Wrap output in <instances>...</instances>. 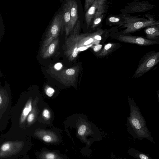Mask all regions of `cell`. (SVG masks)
Masks as SVG:
<instances>
[{
    "label": "cell",
    "instance_id": "4316f807",
    "mask_svg": "<svg viewBox=\"0 0 159 159\" xmlns=\"http://www.w3.org/2000/svg\"><path fill=\"white\" fill-rule=\"evenodd\" d=\"M61 65L60 64H57L55 66V69L57 70H59L61 69Z\"/></svg>",
    "mask_w": 159,
    "mask_h": 159
},
{
    "label": "cell",
    "instance_id": "e0dca14e",
    "mask_svg": "<svg viewBox=\"0 0 159 159\" xmlns=\"http://www.w3.org/2000/svg\"><path fill=\"white\" fill-rule=\"evenodd\" d=\"M32 110V105L31 100L29 101L23 109L21 115L20 123H23L26 118Z\"/></svg>",
    "mask_w": 159,
    "mask_h": 159
},
{
    "label": "cell",
    "instance_id": "f1b7e54d",
    "mask_svg": "<svg viewBox=\"0 0 159 159\" xmlns=\"http://www.w3.org/2000/svg\"><path fill=\"white\" fill-rule=\"evenodd\" d=\"M2 98L1 96V95H0V105H1V104L2 103Z\"/></svg>",
    "mask_w": 159,
    "mask_h": 159
},
{
    "label": "cell",
    "instance_id": "7a4b0ae2",
    "mask_svg": "<svg viewBox=\"0 0 159 159\" xmlns=\"http://www.w3.org/2000/svg\"><path fill=\"white\" fill-rule=\"evenodd\" d=\"M74 27L73 31L66 40L62 48L64 53L70 61H73L77 56L80 34L79 32L80 23L78 21Z\"/></svg>",
    "mask_w": 159,
    "mask_h": 159
},
{
    "label": "cell",
    "instance_id": "2e32d148",
    "mask_svg": "<svg viewBox=\"0 0 159 159\" xmlns=\"http://www.w3.org/2000/svg\"><path fill=\"white\" fill-rule=\"evenodd\" d=\"M122 18L123 20L122 25L126 24L134 23L140 21H146L148 20L145 17L132 16L127 14L123 15Z\"/></svg>",
    "mask_w": 159,
    "mask_h": 159
},
{
    "label": "cell",
    "instance_id": "d4e9b609",
    "mask_svg": "<svg viewBox=\"0 0 159 159\" xmlns=\"http://www.w3.org/2000/svg\"><path fill=\"white\" fill-rule=\"evenodd\" d=\"M34 118V115L33 113H30L28 116L27 121L29 124H30L33 121Z\"/></svg>",
    "mask_w": 159,
    "mask_h": 159
},
{
    "label": "cell",
    "instance_id": "484cf974",
    "mask_svg": "<svg viewBox=\"0 0 159 159\" xmlns=\"http://www.w3.org/2000/svg\"><path fill=\"white\" fill-rule=\"evenodd\" d=\"M54 92L55 91L54 89L53 88L51 87L48 88L46 91L47 95L48 96L50 97L53 95Z\"/></svg>",
    "mask_w": 159,
    "mask_h": 159
},
{
    "label": "cell",
    "instance_id": "30bf717a",
    "mask_svg": "<svg viewBox=\"0 0 159 159\" xmlns=\"http://www.w3.org/2000/svg\"><path fill=\"white\" fill-rule=\"evenodd\" d=\"M72 6V0L66 1L63 8L62 29L61 32L64 29L66 38L71 32L70 30V11Z\"/></svg>",
    "mask_w": 159,
    "mask_h": 159
},
{
    "label": "cell",
    "instance_id": "d6986e66",
    "mask_svg": "<svg viewBox=\"0 0 159 159\" xmlns=\"http://www.w3.org/2000/svg\"><path fill=\"white\" fill-rule=\"evenodd\" d=\"M114 44L112 43H108L105 45L103 49L97 54L98 56L102 57L107 55L113 49Z\"/></svg>",
    "mask_w": 159,
    "mask_h": 159
},
{
    "label": "cell",
    "instance_id": "277c9868",
    "mask_svg": "<svg viewBox=\"0 0 159 159\" xmlns=\"http://www.w3.org/2000/svg\"><path fill=\"white\" fill-rule=\"evenodd\" d=\"M159 62V51L153 50L148 52L141 58L133 77L136 78L142 76Z\"/></svg>",
    "mask_w": 159,
    "mask_h": 159
},
{
    "label": "cell",
    "instance_id": "52a82bcc",
    "mask_svg": "<svg viewBox=\"0 0 159 159\" xmlns=\"http://www.w3.org/2000/svg\"><path fill=\"white\" fill-rule=\"evenodd\" d=\"M145 16L148 18L147 20L122 25L123 27L126 28L123 32V34H125L128 33H134L148 26L159 25V20H155L153 16L149 14H146Z\"/></svg>",
    "mask_w": 159,
    "mask_h": 159
},
{
    "label": "cell",
    "instance_id": "3957f363",
    "mask_svg": "<svg viewBox=\"0 0 159 159\" xmlns=\"http://www.w3.org/2000/svg\"><path fill=\"white\" fill-rule=\"evenodd\" d=\"M130 106V116L128 120L130 125L138 137L148 138L149 132L141 113L136 106L132 105Z\"/></svg>",
    "mask_w": 159,
    "mask_h": 159
},
{
    "label": "cell",
    "instance_id": "603a6c76",
    "mask_svg": "<svg viewBox=\"0 0 159 159\" xmlns=\"http://www.w3.org/2000/svg\"><path fill=\"white\" fill-rule=\"evenodd\" d=\"M109 21L111 23H118L120 20V18L116 16H111L108 19Z\"/></svg>",
    "mask_w": 159,
    "mask_h": 159
},
{
    "label": "cell",
    "instance_id": "f546056e",
    "mask_svg": "<svg viewBox=\"0 0 159 159\" xmlns=\"http://www.w3.org/2000/svg\"><path fill=\"white\" fill-rule=\"evenodd\" d=\"M158 98H159V93H158Z\"/></svg>",
    "mask_w": 159,
    "mask_h": 159
},
{
    "label": "cell",
    "instance_id": "cb8c5ba5",
    "mask_svg": "<svg viewBox=\"0 0 159 159\" xmlns=\"http://www.w3.org/2000/svg\"><path fill=\"white\" fill-rule=\"evenodd\" d=\"M42 115L46 119L49 118L50 116V113L49 110L46 109H44L43 111Z\"/></svg>",
    "mask_w": 159,
    "mask_h": 159
},
{
    "label": "cell",
    "instance_id": "83f0119b",
    "mask_svg": "<svg viewBox=\"0 0 159 159\" xmlns=\"http://www.w3.org/2000/svg\"><path fill=\"white\" fill-rule=\"evenodd\" d=\"M21 159H30V158L29 156L28 155H27L24 156Z\"/></svg>",
    "mask_w": 159,
    "mask_h": 159
},
{
    "label": "cell",
    "instance_id": "9c48e42d",
    "mask_svg": "<svg viewBox=\"0 0 159 159\" xmlns=\"http://www.w3.org/2000/svg\"><path fill=\"white\" fill-rule=\"evenodd\" d=\"M118 40L125 43L142 46H150L159 44V40H151L145 37L142 36L121 34L118 37Z\"/></svg>",
    "mask_w": 159,
    "mask_h": 159
},
{
    "label": "cell",
    "instance_id": "8fae6325",
    "mask_svg": "<svg viewBox=\"0 0 159 159\" xmlns=\"http://www.w3.org/2000/svg\"><path fill=\"white\" fill-rule=\"evenodd\" d=\"M35 155L37 159H67L66 156L57 149H49L42 148L40 151L36 152Z\"/></svg>",
    "mask_w": 159,
    "mask_h": 159
},
{
    "label": "cell",
    "instance_id": "8992f818",
    "mask_svg": "<svg viewBox=\"0 0 159 159\" xmlns=\"http://www.w3.org/2000/svg\"><path fill=\"white\" fill-rule=\"evenodd\" d=\"M62 12L59 13L54 17L46 34L41 50L45 48L54 39L58 38L62 29Z\"/></svg>",
    "mask_w": 159,
    "mask_h": 159
},
{
    "label": "cell",
    "instance_id": "ba28073f",
    "mask_svg": "<svg viewBox=\"0 0 159 159\" xmlns=\"http://www.w3.org/2000/svg\"><path fill=\"white\" fill-rule=\"evenodd\" d=\"M155 7V5L150 4L147 1L140 2L135 0L129 4L122 11L124 14L128 13L144 12Z\"/></svg>",
    "mask_w": 159,
    "mask_h": 159
},
{
    "label": "cell",
    "instance_id": "ac0fdd59",
    "mask_svg": "<svg viewBox=\"0 0 159 159\" xmlns=\"http://www.w3.org/2000/svg\"><path fill=\"white\" fill-rule=\"evenodd\" d=\"M105 0H98V3L97 10L93 19L102 15L105 10Z\"/></svg>",
    "mask_w": 159,
    "mask_h": 159
},
{
    "label": "cell",
    "instance_id": "5b68a950",
    "mask_svg": "<svg viewBox=\"0 0 159 159\" xmlns=\"http://www.w3.org/2000/svg\"><path fill=\"white\" fill-rule=\"evenodd\" d=\"M28 135L39 140L46 144L57 145L62 141V136L57 131L39 129L29 132Z\"/></svg>",
    "mask_w": 159,
    "mask_h": 159
},
{
    "label": "cell",
    "instance_id": "5bb4252c",
    "mask_svg": "<svg viewBox=\"0 0 159 159\" xmlns=\"http://www.w3.org/2000/svg\"><path fill=\"white\" fill-rule=\"evenodd\" d=\"M98 3V0H95L92 6L90 7L85 14V19L88 28L90 25L92 20L94 18Z\"/></svg>",
    "mask_w": 159,
    "mask_h": 159
},
{
    "label": "cell",
    "instance_id": "44dd1931",
    "mask_svg": "<svg viewBox=\"0 0 159 159\" xmlns=\"http://www.w3.org/2000/svg\"><path fill=\"white\" fill-rule=\"evenodd\" d=\"M103 17V15L102 14L94 19L93 24L92 25L93 29L95 28L101 23Z\"/></svg>",
    "mask_w": 159,
    "mask_h": 159
},
{
    "label": "cell",
    "instance_id": "9a60e30c",
    "mask_svg": "<svg viewBox=\"0 0 159 159\" xmlns=\"http://www.w3.org/2000/svg\"><path fill=\"white\" fill-rule=\"evenodd\" d=\"M70 17V30L71 32L76 23L78 19V4L76 1L75 0H72Z\"/></svg>",
    "mask_w": 159,
    "mask_h": 159
},
{
    "label": "cell",
    "instance_id": "7c38bea8",
    "mask_svg": "<svg viewBox=\"0 0 159 159\" xmlns=\"http://www.w3.org/2000/svg\"><path fill=\"white\" fill-rule=\"evenodd\" d=\"M59 43L58 37L40 52V56L43 59L49 58L54 53Z\"/></svg>",
    "mask_w": 159,
    "mask_h": 159
},
{
    "label": "cell",
    "instance_id": "6da1fadb",
    "mask_svg": "<svg viewBox=\"0 0 159 159\" xmlns=\"http://www.w3.org/2000/svg\"><path fill=\"white\" fill-rule=\"evenodd\" d=\"M33 147L31 137L12 132L0 136V159H21Z\"/></svg>",
    "mask_w": 159,
    "mask_h": 159
},
{
    "label": "cell",
    "instance_id": "ffe728a7",
    "mask_svg": "<svg viewBox=\"0 0 159 159\" xmlns=\"http://www.w3.org/2000/svg\"><path fill=\"white\" fill-rule=\"evenodd\" d=\"M132 154L134 157L138 159H152L147 155L134 150Z\"/></svg>",
    "mask_w": 159,
    "mask_h": 159
},
{
    "label": "cell",
    "instance_id": "7402d4cb",
    "mask_svg": "<svg viewBox=\"0 0 159 159\" xmlns=\"http://www.w3.org/2000/svg\"><path fill=\"white\" fill-rule=\"evenodd\" d=\"M95 0H86L84 3V9L86 12L92 6Z\"/></svg>",
    "mask_w": 159,
    "mask_h": 159
},
{
    "label": "cell",
    "instance_id": "4fadbf2b",
    "mask_svg": "<svg viewBox=\"0 0 159 159\" xmlns=\"http://www.w3.org/2000/svg\"><path fill=\"white\" fill-rule=\"evenodd\" d=\"M145 37L152 41L159 40V25L148 26L145 28Z\"/></svg>",
    "mask_w": 159,
    "mask_h": 159
}]
</instances>
